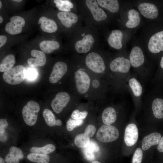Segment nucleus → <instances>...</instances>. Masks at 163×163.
<instances>
[{"mask_svg": "<svg viewBox=\"0 0 163 163\" xmlns=\"http://www.w3.org/2000/svg\"><path fill=\"white\" fill-rule=\"evenodd\" d=\"M26 72L24 66L21 65H17L4 72L3 78L4 81L8 84H18L25 78Z\"/></svg>", "mask_w": 163, "mask_h": 163, "instance_id": "1", "label": "nucleus"}, {"mask_svg": "<svg viewBox=\"0 0 163 163\" xmlns=\"http://www.w3.org/2000/svg\"><path fill=\"white\" fill-rule=\"evenodd\" d=\"M40 110L39 104L34 101H30L24 106L22 114L25 123L28 125L32 126L36 123L38 113Z\"/></svg>", "mask_w": 163, "mask_h": 163, "instance_id": "2", "label": "nucleus"}, {"mask_svg": "<svg viewBox=\"0 0 163 163\" xmlns=\"http://www.w3.org/2000/svg\"><path fill=\"white\" fill-rule=\"evenodd\" d=\"M96 43V38L91 33H84L81 38L74 43V47L79 53H85L89 52Z\"/></svg>", "mask_w": 163, "mask_h": 163, "instance_id": "3", "label": "nucleus"}, {"mask_svg": "<svg viewBox=\"0 0 163 163\" xmlns=\"http://www.w3.org/2000/svg\"><path fill=\"white\" fill-rule=\"evenodd\" d=\"M119 135L118 129L114 126L103 125L98 130L96 138L103 142H109L115 140Z\"/></svg>", "mask_w": 163, "mask_h": 163, "instance_id": "4", "label": "nucleus"}, {"mask_svg": "<svg viewBox=\"0 0 163 163\" xmlns=\"http://www.w3.org/2000/svg\"><path fill=\"white\" fill-rule=\"evenodd\" d=\"M85 62L88 68L95 73H102L105 69L103 59L96 52H92L89 53L86 56Z\"/></svg>", "mask_w": 163, "mask_h": 163, "instance_id": "5", "label": "nucleus"}, {"mask_svg": "<svg viewBox=\"0 0 163 163\" xmlns=\"http://www.w3.org/2000/svg\"><path fill=\"white\" fill-rule=\"evenodd\" d=\"M85 4L88 11L96 22L104 21L107 18V15L101 8L99 5L96 0H86Z\"/></svg>", "mask_w": 163, "mask_h": 163, "instance_id": "6", "label": "nucleus"}, {"mask_svg": "<svg viewBox=\"0 0 163 163\" xmlns=\"http://www.w3.org/2000/svg\"><path fill=\"white\" fill-rule=\"evenodd\" d=\"M75 79L78 92L81 94L86 93L89 89L90 84V79L88 75L83 71L78 70L75 73Z\"/></svg>", "mask_w": 163, "mask_h": 163, "instance_id": "7", "label": "nucleus"}, {"mask_svg": "<svg viewBox=\"0 0 163 163\" xmlns=\"http://www.w3.org/2000/svg\"><path fill=\"white\" fill-rule=\"evenodd\" d=\"M25 23V21L22 17L18 16H13L11 18L10 21L6 24L5 30L11 35L19 34L22 32Z\"/></svg>", "mask_w": 163, "mask_h": 163, "instance_id": "8", "label": "nucleus"}, {"mask_svg": "<svg viewBox=\"0 0 163 163\" xmlns=\"http://www.w3.org/2000/svg\"><path fill=\"white\" fill-rule=\"evenodd\" d=\"M70 99V96L67 93L65 92H59L52 101L51 107L56 113H59L66 106Z\"/></svg>", "mask_w": 163, "mask_h": 163, "instance_id": "9", "label": "nucleus"}, {"mask_svg": "<svg viewBox=\"0 0 163 163\" xmlns=\"http://www.w3.org/2000/svg\"><path fill=\"white\" fill-rule=\"evenodd\" d=\"M67 70V66L64 62L59 61L54 65L49 77V81L52 83L57 82L65 75Z\"/></svg>", "mask_w": 163, "mask_h": 163, "instance_id": "10", "label": "nucleus"}, {"mask_svg": "<svg viewBox=\"0 0 163 163\" xmlns=\"http://www.w3.org/2000/svg\"><path fill=\"white\" fill-rule=\"evenodd\" d=\"M62 24L67 28H71L75 25L79 21L77 15L72 12L60 11L57 14Z\"/></svg>", "mask_w": 163, "mask_h": 163, "instance_id": "11", "label": "nucleus"}, {"mask_svg": "<svg viewBox=\"0 0 163 163\" xmlns=\"http://www.w3.org/2000/svg\"><path fill=\"white\" fill-rule=\"evenodd\" d=\"M131 64L128 59L123 57H118L110 63V68L114 72L127 73L129 70Z\"/></svg>", "mask_w": 163, "mask_h": 163, "instance_id": "12", "label": "nucleus"}, {"mask_svg": "<svg viewBox=\"0 0 163 163\" xmlns=\"http://www.w3.org/2000/svg\"><path fill=\"white\" fill-rule=\"evenodd\" d=\"M148 48L149 51L153 53L163 51V31L157 32L151 37Z\"/></svg>", "mask_w": 163, "mask_h": 163, "instance_id": "13", "label": "nucleus"}, {"mask_svg": "<svg viewBox=\"0 0 163 163\" xmlns=\"http://www.w3.org/2000/svg\"><path fill=\"white\" fill-rule=\"evenodd\" d=\"M138 137L137 127L134 123H130L126 126L124 133V141L126 145L131 146L136 142Z\"/></svg>", "mask_w": 163, "mask_h": 163, "instance_id": "14", "label": "nucleus"}, {"mask_svg": "<svg viewBox=\"0 0 163 163\" xmlns=\"http://www.w3.org/2000/svg\"><path fill=\"white\" fill-rule=\"evenodd\" d=\"M30 54L34 58H30L27 60L29 65L32 67H41L44 66L46 62V58L44 52L36 50L31 51Z\"/></svg>", "mask_w": 163, "mask_h": 163, "instance_id": "15", "label": "nucleus"}, {"mask_svg": "<svg viewBox=\"0 0 163 163\" xmlns=\"http://www.w3.org/2000/svg\"><path fill=\"white\" fill-rule=\"evenodd\" d=\"M138 9L142 14L149 19H155L158 16V11L154 5L148 3H143L138 6Z\"/></svg>", "mask_w": 163, "mask_h": 163, "instance_id": "16", "label": "nucleus"}, {"mask_svg": "<svg viewBox=\"0 0 163 163\" xmlns=\"http://www.w3.org/2000/svg\"><path fill=\"white\" fill-rule=\"evenodd\" d=\"M144 59V56L141 49L138 46L134 47L129 55L131 65L134 67H139L143 63Z\"/></svg>", "mask_w": 163, "mask_h": 163, "instance_id": "17", "label": "nucleus"}, {"mask_svg": "<svg viewBox=\"0 0 163 163\" xmlns=\"http://www.w3.org/2000/svg\"><path fill=\"white\" fill-rule=\"evenodd\" d=\"M38 24H40V27L43 31L48 33H54L58 29L57 25L54 20L45 16L40 18Z\"/></svg>", "mask_w": 163, "mask_h": 163, "instance_id": "18", "label": "nucleus"}, {"mask_svg": "<svg viewBox=\"0 0 163 163\" xmlns=\"http://www.w3.org/2000/svg\"><path fill=\"white\" fill-rule=\"evenodd\" d=\"M24 155L22 150L14 146H11L5 160L6 163H19L22 159Z\"/></svg>", "mask_w": 163, "mask_h": 163, "instance_id": "19", "label": "nucleus"}, {"mask_svg": "<svg viewBox=\"0 0 163 163\" xmlns=\"http://www.w3.org/2000/svg\"><path fill=\"white\" fill-rule=\"evenodd\" d=\"M161 138L160 133H153L145 136L143 139L142 148L144 151L148 149L152 146L158 144Z\"/></svg>", "mask_w": 163, "mask_h": 163, "instance_id": "20", "label": "nucleus"}, {"mask_svg": "<svg viewBox=\"0 0 163 163\" xmlns=\"http://www.w3.org/2000/svg\"><path fill=\"white\" fill-rule=\"evenodd\" d=\"M123 37L122 32L119 30H113L108 37L107 41L109 44L112 48L119 50L122 44V40Z\"/></svg>", "mask_w": 163, "mask_h": 163, "instance_id": "21", "label": "nucleus"}, {"mask_svg": "<svg viewBox=\"0 0 163 163\" xmlns=\"http://www.w3.org/2000/svg\"><path fill=\"white\" fill-rule=\"evenodd\" d=\"M117 114L113 108L109 107L106 108L102 114V120L104 125H110L117 119Z\"/></svg>", "mask_w": 163, "mask_h": 163, "instance_id": "22", "label": "nucleus"}, {"mask_svg": "<svg viewBox=\"0 0 163 163\" xmlns=\"http://www.w3.org/2000/svg\"><path fill=\"white\" fill-rule=\"evenodd\" d=\"M41 50L46 53H50L58 49L60 46L59 43L54 40H45L39 44Z\"/></svg>", "mask_w": 163, "mask_h": 163, "instance_id": "23", "label": "nucleus"}, {"mask_svg": "<svg viewBox=\"0 0 163 163\" xmlns=\"http://www.w3.org/2000/svg\"><path fill=\"white\" fill-rule=\"evenodd\" d=\"M128 20L126 24V26L128 28H134L139 24L140 18L139 13L134 9H132L128 12Z\"/></svg>", "mask_w": 163, "mask_h": 163, "instance_id": "24", "label": "nucleus"}, {"mask_svg": "<svg viewBox=\"0 0 163 163\" xmlns=\"http://www.w3.org/2000/svg\"><path fill=\"white\" fill-rule=\"evenodd\" d=\"M99 5L103 8L107 9L113 13L117 12L120 6L117 0H97Z\"/></svg>", "mask_w": 163, "mask_h": 163, "instance_id": "25", "label": "nucleus"}, {"mask_svg": "<svg viewBox=\"0 0 163 163\" xmlns=\"http://www.w3.org/2000/svg\"><path fill=\"white\" fill-rule=\"evenodd\" d=\"M15 62L14 56L9 54L5 56L2 60L0 64V72H5L12 68Z\"/></svg>", "mask_w": 163, "mask_h": 163, "instance_id": "26", "label": "nucleus"}, {"mask_svg": "<svg viewBox=\"0 0 163 163\" xmlns=\"http://www.w3.org/2000/svg\"><path fill=\"white\" fill-rule=\"evenodd\" d=\"M152 109L153 114L157 119L163 118V100L157 98L153 101Z\"/></svg>", "mask_w": 163, "mask_h": 163, "instance_id": "27", "label": "nucleus"}, {"mask_svg": "<svg viewBox=\"0 0 163 163\" xmlns=\"http://www.w3.org/2000/svg\"><path fill=\"white\" fill-rule=\"evenodd\" d=\"M27 159L32 162L36 163H49L50 157L48 155H44L31 152L27 156Z\"/></svg>", "mask_w": 163, "mask_h": 163, "instance_id": "28", "label": "nucleus"}, {"mask_svg": "<svg viewBox=\"0 0 163 163\" xmlns=\"http://www.w3.org/2000/svg\"><path fill=\"white\" fill-rule=\"evenodd\" d=\"M54 2L59 10L63 12H71L74 5L71 1L68 0H55Z\"/></svg>", "mask_w": 163, "mask_h": 163, "instance_id": "29", "label": "nucleus"}, {"mask_svg": "<svg viewBox=\"0 0 163 163\" xmlns=\"http://www.w3.org/2000/svg\"><path fill=\"white\" fill-rule=\"evenodd\" d=\"M56 147L54 145L49 144L41 147H33L30 148V151L31 152L48 155L54 151Z\"/></svg>", "mask_w": 163, "mask_h": 163, "instance_id": "30", "label": "nucleus"}, {"mask_svg": "<svg viewBox=\"0 0 163 163\" xmlns=\"http://www.w3.org/2000/svg\"><path fill=\"white\" fill-rule=\"evenodd\" d=\"M90 140L89 138L84 133L76 136L74 142L75 145L78 148H84L87 147Z\"/></svg>", "mask_w": 163, "mask_h": 163, "instance_id": "31", "label": "nucleus"}, {"mask_svg": "<svg viewBox=\"0 0 163 163\" xmlns=\"http://www.w3.org/2000/svg\"><path fill=\"white\" fill-rule=\"evenodd\" d=\"M129 83L134 95L136 97L140 96L142 92V88L140 84L135 78L130 79Z\"/></svg>", "mask_w": 163, "mask_h": 163, "instance_id": "32", "label": "nucleus"}, {"mask_svg": "<svg viewBox=\"0 0 163 163\" xmlns=\"http://www.w3.org/2000/svg\"><path fill=\"white\" fill-rule=\"evenodd\" d=\"M43 115L46 124L50 126L55 125L56 120L54 115L50 110L45 109L43 111Z\"/></svg>", "mask_w": 163, "mask_h": 163, "instance_id": "33", "label": "nucleus"}, {"mask_svg": "<svg viewBox=\"0 0 163 163\" xmlns=\"http://www.w3.org/2000/svg\"><path fill=\"white\" fill-rule=\"evenodd\" d=\"M83 123V120H78L69 118L66 123V127L69 131H72L75 127L80 126Z\"/></svg>", "mask_w": 163, "mask_h": 163, "instance_id": "34", "label": "nucleus"}, {"mask_svg": "<svg viewBox=\"0 0 163 163\" xmlns=\"http://www.w3.org/2000/svg\"><path fill=\"white\" fill-rule=\"evenodd\" d=\"M88 114L86 111L80 112L78 110H74L72 113L71 117L72 119L78 120H83L85 119Z\"/></svg>", "mask_w": 163, "mask_h": 163, "instance_id": "35", "label": "nucleus"}, {"mask_svg": "<svg viewBox=\"0 0 163 163\" xmlns=\"http://www.w3.org/2000/svg\"><path fill=\"white\" fill-rule=\"evenodd\" d=\"M143 157V152L139 148L135 151L132 158V163H141Z\"/></svg>", "mask_w": 163, "mask_h": 163, "instance_id": "36", "label": "nucleus"}, {"mask_svg": "<svg viewBox=\"0 0 163 163\" xmlns=\"http://www.w3.org/2000/svg\"><path fill=\"white\" fill-rule=\"evenodd\" d=\"M96 131L95 127L92 125H89L86 128L84 133L88 137H92Z\"/></svg>", "mask_w": 163, "mask_h": 163, "instance_id": "37", "label": "nucleus"}, {"mask_svg": "<svg viewBox=\"0 0 163 163\" xmlns=\"http://www.w3.org/2000/svg\"><path fill=\"white\" fill-rule=\"evenodd\" d=\"M83 152L85 158L89 161H92L95 158L94 152L86 148H83Z\"/></svg>", "mask_w": 163, "mask_h": 163, "instance_id": "38", "label": "nucleus"}, {"mask_svg": "<svg viewBox=\"0 0 163 163\" xmlns=\"http://www.w3.org/2000/svg\"><path fill=\"white\" fill-rule=\"evenodd\" d=\"M37 75V72L34 69H29L27 71L26 77L29 80H34L36 78Z\"/></svg>", "mask_w": 163, "mask_h": 163, "instance_id": "39", "label": "nucleus"}, {"mask_svg": "<svg viewBox=\"0 0 163 163\" xmlns=\"http://www.w3.org/2000/svg\"><path fill=\"white\" fill-rule=\"evenodd\" d=\"M93 152H97L99 150V147L96 142L93 140H90L87 147H86Z\"/></svg>", "mask_w": 163, "mask_h": 163, "instance_id": "40", "label": "nucleus"}, {"mask_svg": "<svg viewBox=\"0 0 163 163\" xmlns=\"http://www.w3.org/2000/svg\"><path fill=\"white\" fill-rule=\"evenodd\" d=\"M6 119L1 118L0 120V135L6 133L5 129L8 124Z\"/></svg>", "mask_w": 163, "mask_h": 163, "instance_id": "41", "label": "nucleus"}, {"mask_svg": "<svg viewBox=\"0 0 163 163\" xmlns=\"http://www.w3.org/2000/svg\"><path fill=\"white\" fill-rule=\"evenodd\" d=\"M7 40L6 37L4 35H0V48H1L6 43Z\"/></svg>", "mask_w": 163, "mask_h": 163, "instance_id": "42", "label": "nucleus"}, {"mask_svg": "<svg viewBox=\"0 0 163 163\" xmlns=\"http://www.w3.org/2000/svg\"><path fill=\"white\" fill-rule=\"evenodd\" d=\"M158 144V150L160 152H163V136L161 137Z\"/></svg>", "mask_w": 163, "mask_h": 163, "instance_id": "43", "label": "nucleus"}, {"mask_svg": "<svg viewBox=\"0 0 163 163\" xmlns=\"http://www.w3.org/2000/svg\"><path fill=\"white\" fill-rule=\"evenodd\" d=\"M100 85V83L98 80L96 79L94 80L92 82L93 87L95 88H97Z\"/></svg>", "mask_w": 163, "mask_h": 163, "instance_id": "44", "label": "nucleus"}, {"mask_svg": "<svg viewBox=\"0 0 163 163\" xmlns=\"http://www.w3.org/2000/svg\"><path fill=\"white\" fill-rule=\"evenodd\" d=\"M62 122L60 120L58 119L56 120L55 123V125L60 126L62 125Z\"/></svg>", "mask_w": 163, "mask_h": 163, "instance_id": "45", "label": "nucleus"}, {"mask_svg": "<svg viewBox=\"0 0 163 163\" xmlns=\"http://www.w3.org/2000/svg\"><path fill=\"white\" fill-rule=\"evenodd\" d=\"M160 65L161 68L163 69V56L161 58Z\"/></svg>", "mask_w": 163, "mask_h": 163, "instance_id": "46", "label": "nucleus"}, {"mask_svg": "<svg viewBox=\"0 0 163 163\" xmlns=\"http://www.w3.org/2000/svg\"><path fill=\"white\" fill-rule=\"evenodd\" d=\"M5 160L4 159L1 157H0V163H6Z\"/></svg>", "mask_w": 163, "mask_h": 163, "instance_id": "47", "label": "nucleus"}, {"mask_svg": "<svg viewBox=\"0 0 163 163\" xmlns=\"http://www.w3.org/2000/svg\"><path fill=\"white\" fill-rule=\"evenodd\" d=\"M3 21V19L1 16H0V23H2Z\"/></svg>", "mask_w": 163, "mask_h": 163, "instance_id": "48", "label": "nucleus"}, {"mask_svg": "<svg viewBox=\"0 0 163 163\" xmlns=\"http://www.w3.org/2000/svg\"><path fill=\"white\" fill-rule=\"evenodd\" d=\"M13 1L17 2H20L22 1L21 0H12Z\"/></svg>", "mask_w": 163, "mask_h": 163, "instance_id": "49", "label": "nucleus"}, {"mask_svg": "<svg viewBox=\"0 0 163 163\" xmlns=\"http://www.w3.org/2000/svg\"><path fill=\"white\" fill-rule=\"evenodd\" d=\"M91 163H101L100 162L97 161H94L93 162H92Z\"/></svg>", "mask_w": 163, "mask_h": 163, "instance_id": "50", "label": "nucleus"}, {"mask_svg": "<svg viewBox=\"0 0 163 163\" xmlns=\"http://www.w3.org/2000/svg\"><path fill=\"white\" fill-rule=\"evenodd\" d=\"M2 7V3L1 1H0V8L1 9V7Z\"/></svg>", "mask_w": 163, "mask_h": 163, "instance_id": "51", "label": "nucleus"}]
</instances>
